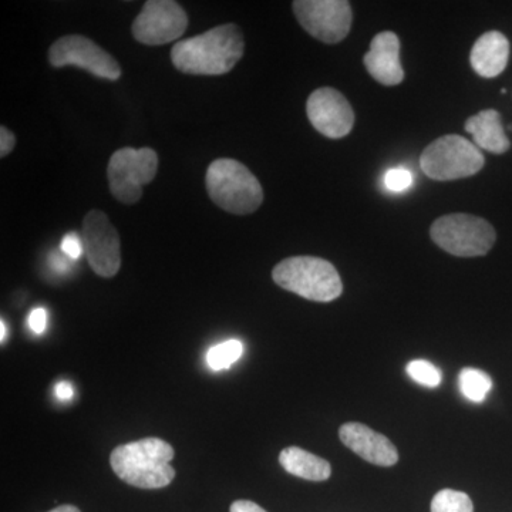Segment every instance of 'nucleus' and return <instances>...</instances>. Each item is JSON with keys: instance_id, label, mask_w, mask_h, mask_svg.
I'll return each instance as SVG.
<instances>
[{"instance_id": "nucleus-1", "label": "nucleus", "mask_w": 512, "mask_h": 512, "mask_svg": "<svg viewBox=\"0 0 512 512\" xmlns=\"http://www.w3.org/2000/svg\"><path fill=\"white\" fill-rule=\"evenodd\" d=\"M245 40L237 25H221L200 36L180 40L171 50L175 69L192 76H221L237 66Z\"/></svg>"}, {"instance_id": "nucleus-2", "label": "nucleus", "mask_w": 512, "mask_h": 512, "mask_svg": "<svg viewBox=\"0 0 512 512\" xmlns=\"http://www.w3.org/2000/svg\"><path fill=\"white\" fill-rule=\"evenodd\" d=\"M174 456V448L167 441L148 437L114 448L110 464L124 483L157 490L173 483L175 470L170 463Z\"/></svg>"}, {"instance_id": "nucleus-3", "label": "nucleus", "mask_w": 512, "mask_h": 512, "mask_svg": "<svg viewBox=\"0 0 512 512\" xmlns=\"http://www.w3.org/2000/svg\"><path fill=\"white\" fill-rule=\"evenodd\" d=\"M207 191L221 210L234 215L252 214L261 207L264 191L247 165L232 158H220L207 170Z\"/></svg>"}, {"instance_id": "nucleus-4", "label": "nucleus", "mask_w": 512, "mask_h": 512, "mask_svg": "<svg viewBox=\"0 0 512 512\" xmlns=\"http://www.w3.org/2000/svg\"><path fill=\"white\" fill-rule=\"evenodd\" d=\"M272 279L285 291L313 302H332L343 292L338 269L316 256H292L279 262Z\"/></svg>"}, {"instance_id": "nucleus-5", "label": "nucleus", "mask_w": 512, "mask_h": 512, "mask_svg": "<svg viewBox=\"0 0 512 512\" xmlns=\"http://www.w3.org/2000/svg\"><path fill=\"white\" fill-rule=\"evenodd\" d=\"M480 148L457 134L433 141L420 157L423 173L431 180L454 181L471 177L484 167Z\"/></svg>"}, {"instance_id": "nucleus-6", "label": "nucleus", "mask_w": 512, "mask_h": 512, "mask_svg": "<svg viewBox=\"0 0 512 512\" xmlns=\"http://www.w3.org/2000/svg\"><path fill=\"white\" fill-rule=\"evenodd\" d=\"M430 235L448 254L463 258L488 254L497 239L490 222L470 214L444 215L431 225Z\"/></svg>"}, {"instance_id": "nucleus-7", "label": "nucleus", "mask_w": 512, "mask_h": 512, "mask_svg": "<svg viewBox=\"0 0 512 512\" xmlns=\"http://www.w3.org/2000/svg\"><path fill=\"white\" fill-rule=\"evenodd\" d=\"M157 170L158 156L153 148L117 150L107 167L111 194L123 204H136L143 197L144 185L156 178Z\"/></svg>"}, {"instance_id": "nucleus-8", "label": "nucleus", "mask_w": 512, "mask_h": 512, "mask_svg": "<svg viewBox=\"0 0 512 512\" xmlns=\"http://www.w3.org/2000/svg\"><path fill=\"white\" fill-rule=\"evenodd\" d=\"M293 12L309 35L328 45L345 40L352 26V8L345 0H296Z\"/></svg>"}, {"instance_id": "nucleus-9", "label": "nucleus", "mask_w": 512, "mask_h": 512, "mask_svg": "<svg viewBox=\"0 0 512 512\" xmlns=\"http://www.w3.org/2000/svg\"><path fill=\"white\" fill-rule=\"evenodd\" d=\"M82 239L87 261L101 278H113L120 271V235L109 217L92 210L84 217Z\"/></svg>"}, {"instance_id": "nucleus-10", "label": "nucleus", "mask_w": 512, "mask_h": 512, "mask_svg": "<svg viewBox=\"0 0 512 512\" xmlns=\"http://www.w3.org/2000/svg\"><path fill=\"white\" fill-rule=\"evenodd\" d=\"M49 62L53 67H82L101 79L119 80L121 77L119 62L89 37H60L49 49Z\"/></svg>"}, {"instance_id": "nucleus-11", "label": "nucleus", "mask_w": 512, "mask_h": 512, "mask_svg": "<svg viewBox=\"0 0 512 512\" xmlns=\"http://www.w3.org/2000/svg\"><path fill=\"white\" fill-rule=\"evenodd\" d=\"M188 28L185 10L173 0H148L134 20L133 36L147 46H161L174 42Z\"/></svg>"}, {"instance_id": "nucleus-12", "label": "nucleus", "mask_w": 512, "mask_h": 512, "mask_svg": "<svg viewBox=\"0 0 512 512\" xmlns=\"http://www.w3.org/2000/svg\"><path fill=\"white\" fill-rule=\"evenodd\" d=\"M306 113L312 126L329 138L348 136L355 124L348 99L332 87L315 90L306 103Z\"/></svg>"}, {"instance_id": "nucleus-13", "label": "nucleus", "mask_w": 512, "mask_h": 512, "mask_svg": "<svg viewBox=\"0 0 512 512\" xmlns=\"http://www.w3.org/2000/svg\"><path fill=\"white\" fill-rule=\"evenodd\" d=\"M340 441L367 463L392 467L399 461V453L392 441L362 423H346L339 430Z\"/></svg>"}, {"instance_id": "nucleus-14", "label": "nucleus", "mask_w": 512, "mask_h": 512, "mask_svg": "<svg viewBox=\"0 0 512 512\" xmlns=\"http://www.w3.org/2000/svg\"><path fill=\"white\" fill-rule=\"evenodd\" d=\"M370 76L384 86H397L403 82L404 70L400 63V40L396 33H379L370 43L365 56Z\"/></svg>"}, {"instance_id": "nucleus-15", "label": "nucleus", "mask_w": 512, "mask_h": 512, "mask_svg": "<svg viewBox=\"0 0 512 512\" xmlns=\"http://www.w3.org/2000/svg\"><path fill=\"white\" fill-rule=\"evenodd\" d=\"M508 59H510V42L497 30L484 33L474 43L470 56L474 72L485 79L500 76L507 67Z\"/></svg>"}, {"instance_id": "nucleus-16", "label": "nucleus", "mask_w": 512, "mask_h": 512, "mask_svg": "<svg viewBox=\"0 0 512 512\" xmlns=\"http://www.w3.org/2000/svg\"><path fill=\"white\" fill-rule=\"evenodd\" d=\"M466 131L473 136L474 144L481 150L493 154H504L510 150L511 143L505 134L501 114L497 110L480 111L466 121Z\"/></svg>"}, {"instance_id": "nucleus-17", "label": "nucleus", "mask_w": 512, "mask_h": 512, "mask_svg": "<svg viewBox=\"0 0 512 512\" xmlns=\"http://www.w3.org/2000/svg\"><path fill=\"white\" fill-rule=\"evenodd\" d=\"M279 463L286 473L303 480L326 481L332 474L329 461L299 447L284 448L279 454Z\"/></svg>"}, {"instance_id": "nucleus-18", "label": "nucleus", "mask_w": 512, "mask_h": 512, "mask_svg": "<svg viewBox=\"0 0 512 512\" xmlns=\"http://www.w3.org/2000/svg\"><path fill=\"white\" fill-rule=\"evenodd\" d=\"M461 393L473 403H483L493 387V380L483 370L466 367L458 376Z\"/></svg>"}, {"instance_id": "nucleus-19", "label": "nucleus", "mask_w": 512, "mask_h": 512, "mask_svg": "<svg viewBox=\"0 0 512 512\" xmlns=\"http://www.w3.org/2000/svg\"><path fill=\"white\" fill-rule=\"evenodd\" d=\"M242 355H244L242 342L231 339L211 348L207 353V363L212 370H225L237 363Z\"/></svg>"}, {"instance_id": "nucleus-20", "label": "nucleus", "mask_w": 512, "mask_h": 512, "mask_svg": "<svg viewBox=\"0 0 512 512\" xmlns=\"http://www.w3.org/2000/svg\"><path fill=\"white\" fill-rule=\"evenodd\" d=\"M431 512H474V505L466 493L446 488L434 495Z\"/></svg>"}, {"instance_id": "nucleus-21", "label": "nucleus", "mask_w": 512, "mask_h": 512, "mask_svg": "<svg viewBox=\"0 0 512 512\" xmlns=\"http://www.w3.org/2000/svg\"><path fill=\"white\" fill-rule=\"evenodd\" d=\"M407 375L414 382L426 387H437L441 383V372L427 360H412L406 367Z\"/></svg>"}, {"instance_id": "nucleus-22", "label": "nucleus", "mask_w": 512, "mask_h": 512, "mask_svg": "<svg viewBox=\"0 0 512 512\" xmlns=\"http://www.w3.org/2000/svg\"><path fill=\"white\" fill-rule=\"evenodd\" d=\"M413 184V175L407 168L397 167L384 174V185L387 190L402 192L409 190Z\"/></svg>"}, {"instance_id": "nucleus-23", "label": "nucleus", "mask_w": 512, "mask_h": 512, "mask_svg": "<svg viewBox=\"0 0 512 512\" xmlns=\"http://www.w3.org/2000/svg\"><path fill=\"white\" fill-rule=\"evenodd\" d=\"M60 249H62V254L72 259V261L79 259L80 256L84 254L83 239L80 238L76 232H69V234L62 239Z\"/></svg>"}, {"instance_id": "nucleus-24", "label": "nucleus", "mask_w": 512, "mask_h": 512, "mask_svg": "<svg viewBox=\"0 0 512 512\" xmlns=\"http://www.w3.org/2000/svg\"><path fill=\"white\" fill-rule=\"evenodd\" d=\"M29 328L36 335H42L47 326V312L43 308H35L28 318Z\"/></svg>"}, {"instance_id": "nucleus-25", "label": "nucleus", "mask_w": 512, "mask_h": 512, "mask_svg": "<svg viewBox=\"0 0 512 512\" xmlns=\"http://www.w3.org/2000/svg\"><path fill=\"white\" fill-rule=\"evenodd\" d=\"M16 146V137L9 128L0 127V157L9 156Z\"/></svg>"}, {"instance_id": "nucleus-26", "label": "nucleus", "mask_w": 512, "mask_h": 512, "mask_svg": "<svg viewBox=\"0 0 512 512\" xmlns=\"http://www.w3.org/2000/svg\"><path fill=\"white\" fill-rule=\"evenodd\" d=\"M231 512H266L258 504L248 500H238L231 505Z\"/></svg>"}, {"instance_id": "nucleus-27", "label": "nucleus", "mask_w": 512, "mask_h": 512, "mask_svg": "<svg viewBox=\"0 0 512 512\" xmlns=\"http://www.w3.org/2000/svg\"><path fill=\"white\" fill-rule=\"evenodd\" d=\"M55 394L57 399L60 400H70L73 399L74 389L72 384L69 382H60L56 384Z\"/></svg>"}, {"instance_id": "nucleus-28", "label": "nucleus", "mask_w": 512, "mask_h": 512, "mask_svg": "<svg viewBox=\"0 0 512 512\" xmlns=\"http://www.w3.org/2000/svg\"><path fill=\"white\" fill-rule=\"evenodd\" d=\"M64 255V254H63ZM67 256H57L53 255L52 259H50V264H52L53 269H56L57 272H64L67 268H69V262H67Z\"/></svg>"}, {"instance_id": "nucleus-29", "label": "nucleus", "mask_w": 512, "mask_h": 512, "mask_svg": "<svg viewBox=\"0 0 512 512\" xmlns=\"http://www.w3.org/2000/svg\"><path fill=\"white\" fill-rule=\"evenodd\" d=\"M49 512H82L79 508L74 507V505H60V507L55 508V510Z\"/></svg>"}, {"instance_id": "nucleus-30", "label": "nucleus", "mask_w": 512, "mask_h": 512, "mask_svg": "<svg viewBox=\"0 0 512 512\" xmlns=\"http://www.w3.org/2000/svg\"><path fill=\"white\" fill-rule=\"evenodd\" d=\"M0 329H2V335H0V340H2V343H5L6 332H8V330H6L5 320H2V322H0Z\"/></svg>"}, {"instance_id": "nucleus-31", "label": "nucleus", "mask_w": 512, "mask_h": 512, "mask_svg": "<svg viewBox=\"0 0 512 512\" xmlns=\"http://www.w3.org/2000/svg\"><path fill=\"white\" fill-rule=\"evenodd\" d=\"M510 128H511V131H512V126Z\"/></svg>"}]
</instances>
